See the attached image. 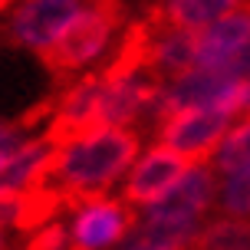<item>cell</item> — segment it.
<instances>
[{
    "label": "cell",
    "instance_id": "obj_5",
    "mask_svg": "<svg viewBox=\"0 0 250 250\" xmlns=\"http://www.w3.org/2000/svg\"><path fill=\"white\" fill-rule=\"evenodd\" d=\"M240 92H244L240 69L194 66L175 79L158 83V119L185 112V109H221V112L240 115Z\"/></svg>",
    "mask_w": 250,
    "mask_h": 250
},
{
    "label": "cell",
    "instance_id": "obj_13",
    "mask_svg": "<svg viewBox=\"0 0 250 250\" xmlns=\"http://www.w3.org/2000/svg\"><path fill=\"white\" fill-rule=\"evenodd\" d=\"M211 168L217 175L250 168V115H237V119H234L230 132H227L224 142H221V148L214 151Z\"/></svg>",
    "mask_w": 250,
    "mask_h": 250
},
{
    "label": "cell",
    "instance_id": "obj_6",
    "mask_svg": "<svg viewBox=\"0 0 250 250\" xmlns=\"http://www.w3.org/2000/svg\"><path fill=\"white\" fill-rule=\"evenodd\" d=\"M234 119H237L234 112H221V109H185V112L158 119L151 132H155V142L178 151L188 162H211L224 135L230 132Z\"/></svg>",
    "mask_w": 250,
    "mask_h": 250
},
{
    "label": "cell",
    "instance_id": "obj_3",
    "mask_svg": "<svg viewBox=\"0 0 250 250\" xmlns=\"http://www.w3.org/2000/svg\"><path fill=\"white\" fill-rule=\"evenodd\" d=\"M89 0H13L0 13V30L17 50L50 56L73 30Z\"/></svg>",
    "mask_w": 250,
    "mask_h": 250
},
{
    "label": "cell",
    "instance_id": "obj_19",
    "mask_svg": "<svg viewBox=\"0 0 250 250\" xmlns=\"http://www.w3.org/2000/svg\"><path fill=\"white\" fill-rule=\"evenodd\" d=\"M0 250H13V234L0 227Z\"/></svg>",
    "mask_w": 250,
    "mask_h": 250
},
{
    "label": "cell",
    "instance_id": "obj_14",
    "mask_svg": "<svg viewBox=\"0 0 250 250\" xmlns=\"http://www.w3.org/2000/svg\"><path fill=\"white\" fill-rule=\"evenodd\" d=\"M217 214L250 217V168L217 175Z\"/></svg>",
    "mask_w": 250,
    "mask_h": 250
},
{
    "label": "cell",
    "instance_id": "obj_7",
    "mask_svg": "<svg viewBox=\"0 0 250 250\" xmlns=\"http://www.w3.org/2000/svg\"><path fill=\"white\" fill-rule=\"evenodd\" d=\"M128 46L158 79H175V76L198 66V33L175 23H165V20L132 30Z\"/></svg>",
    "mask_w": 250,
    "mask_h": 250
},
{
    "label": "cell",
    "instance_id": "obj_1",
    "mask_svg": "<svg viewBox=\"0 0 250 250\" xmlns=\"http://www.w3.org/2000/svg\"><path fill=\"white\" fill-rule=\"evenodd\" d=\"M142 151V132L132 128H83L56 135V158L50 171V191L60 204L112 194L122 188L132 162Z\"/></svg>",
    "mask_w": 250,
    "mask_h": 250
},
{
    "label": "cell",
    "instance_id": "obj_10",
    "mask_svg": "<svg viewBox=\"0 0 250 250\" xmlns=\"http://www.w3.org/2000/svg\"><path fill=\"white\" fill-rule=\"evenodd\" d=\"M250 50V7L227 13L211 26L198 30V66L240 69Z\"/></svg>",
    "mask_w": 250,
    "mask_h": 250
},
{
    "label": "cell",
    "instance_id": "obj_15",
    "mask_svg": "<svg viewBox=\"0 0 250 250\" xmlns=\"http://www.w3.org/2000/svg\"><path fill=\"white\" fill-rule=\"evenodd\" d=\"M26 250H69V234H66L60 211L26 234Z\"/></svg>",
    "mask_w": 250,
    "mask_h": 250
},
{
    "label": "cell",
    "instance_id": "obj_11",
    "mask_svg": "<svg viewBox=\"0 0 250 250\" xmlns=\"http://www.w3.org/2000/svg\"><path fill=\"white\" fill-rule=\"evenodd\" d=\"M240 7H250V0H162L158 20L198 33V30L211 26L214 20H221V17L240 10Z\"/></svg>",
    "mask_w": 250,
    "mask_h": 250
},
{
    "label": "cell",
    "instance_id": "obj_4",
    "mask_svg": "<svg viewBox=\"0 0 250 250\" xmlns=\"http://www.w3.org/2000/svg\"><path fill=\"white\" fill-rule=\"evenodd\" d=\"M60 217L69 234V250H119L135 230L138 211L122 194H99L62 204Z\"/></svg>",
    "mask_w": 250,
    "mask_h": 250
},
{
    "label": "cell",
    "instance_id": "obj_2",
    "mask_svg": "<svg viewBox=\"0 0 250 250\" xmlns=\"http://www.w3.org/2000/svg\"><path fill=\"white\" fill-rule=\"evenodd\" d=\"M128 33L122 30V13L112 0H89L79 13L73 30L62 37V43L46 56L50 69L62 76L66 83L79 76L99 73L122 56Z\"/></svg>",
    "mask_w": 250,
    "mask_h": 250
},
{
    "label": "cell",
    "instance_id": "obj_12",
    "mask_svg": "<svg viewBox=\"0 0 250 250\" xmlns=\"http://www.w3.org/2000/svg\"><path fill=\"white\" fill-rule=\"evenodd\" d=\"M194 250H250V217L214 214L204 224Z\"/></svg>",
    "mask_w": 250,
    "mask_h": 250
},
{
    "label": "cell",
    "instance_id": "obj_17",
    "mask_svg": "<svg viewBox=\"0 0 250 250\" xmlns=\"http://www.w3.org/2000/svg\"><path fill=\"white\" fill-rule=\"evenodd\" d=\"M119 250H162V247H158V244H151V240H145L138 230H132V234H128V240H125Z\"/></svg>",
    "mask_w": 250,
    "mask_h": 250
},
{
    "label": "cell",
    "instance_id": "obj_9",
    "mask_svg": "<svg viewBox=\"0 0 250 250\" xmlns=\"http://www.w3.org/2000/svg\"><path fill=\"white\" fill-rule=\"evenodd\" d=\"M53 158H56V135L43 125L0 165V198L46 194Z\"/></svg>",
    "mask_w": 250,
    "mask_h": 250
},
{
    "label": "cell",
    "instance_id": "obj_18",
    "mask_svg": "<svg viewBox=\"0 0 250 250\" xmlns=\"http://www.w3.org/2000/svg\"><path fill=\"white\" fill-rule=\"evenodd\" d=\"M240 73H244V92H240V115H250V66H244Z\"/></svg>",
    "mask_w": 250,
    "mask_h": 250
},
{
    "label": "cell",
    "instance_id": "obj_8",
    "mask_svg": "<svg viewBox=\"0 0 250 250\" xmlns=\"http://www.w3.org/2000/svg\"><path fill=\"white\" fill-rule=\"evenodd\" d=\"M188 158H181L178 151L165 148L162 142H151L148 148L138 151V158L132 162L128 175L122 181V198L142 211L155 201H162L171 188L181 181V175L188 171Z\"/></svg>",
    "mask_w": 250,
    "mask_h": 250
},
{
    "label": "cell",
    "instance_id": "obj_20",
    "mask_svg": "<svg viewBox=\"0 0 250 250\" xmlns=\"http://www.w3.org/2000/svg\"><path fill=\"white\" fill-rule=\"evenodd\" d=\"M10 3H13V0H0V13L7 10V7H10Z\"/></svg>",
    "mask_w": 250,
    "mask_h": 250
},
{
    "label": "cell",
    "instance_id": "obj_16",
    "mask_svg": "<svg viewBox=\"0 0 250 250\" xmlns=\"http://www.w3.org/2000/svg\"><path fill=\"white\" fill-rule=\"evenodd\" d=\"M33 132H37V125L26 122V119H0V165L7 162Z\"/></svg>",
    "mask_w": 250,
    "mask_h": 250
}]
</instances>
